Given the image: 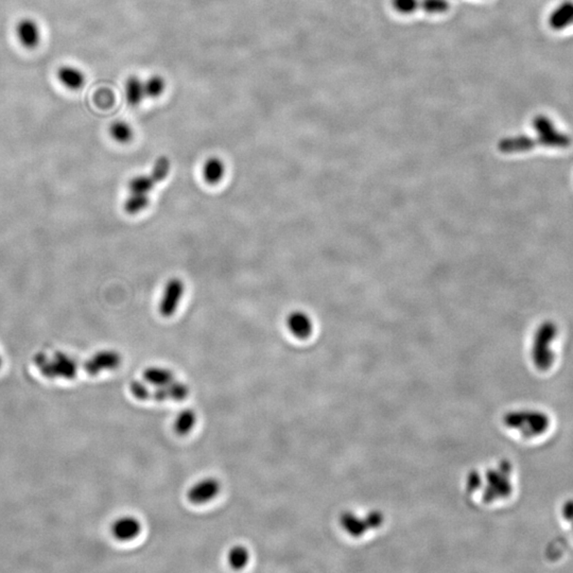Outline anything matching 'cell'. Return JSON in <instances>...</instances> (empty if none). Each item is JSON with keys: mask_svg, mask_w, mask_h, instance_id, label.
<instances>
[{"mask_svg": "<svg viewBox=\"0 0 573 573\" xmlns=\"http://www.w3.org/2000/svg\"><path fill=\"white\" fill-rule=\"evenodd\" d=\"M505 426L521 433L525 439H534L549 430L551 420L547 413L539 410H518L507 413L503 418Z\"/></svg>", "mask_w": 573, "mask_h": 573, "instance_id": "1", "label": "cell"}, {"mask_svg": "<svg viewBox=\"0 0 573 573\" xmlns=\"http://www.w3.org/2000/svg\"><path fill=\"white\" fill-rule=\"evenodd\" d=\"M34 363L44 377L49 379H73L79 374L80 367L84 371V363L80 365L77 359L65 353L57 352L52 356L38 354Z\"/></svg>", "mask_w": 573, "mask_h": 573, "instance_id": "2", "label": "cell"}, {"mask_svg": "<svg viewBox=\"0 0 573 573\" xmlns=\"http://www.w3.org/2000/svg\"><path fill=\"white\" fill-rule=\"evenodd\" d=\"M558 336V327L553 322H545L536 330L532 343V361L536 369L547 372L556 361L552 343Z\"/></svg>", "mask_w": 573, "mask_h": 573, "instance_id": "3", "label": "cell"}, {"mask_svg": "<svg viewBox=\"0 0 573 573\" xmlns=\"http://www.w3.org/2000/svg\"><path fill=\"white\" fill-rule=\"evenodd\" d=\"M512 466L509 463H501L498 468L490 470L488 474V486L486 498L490 501L507 498L513 492Z\"/></svg>", "mask_w": 573, "mask_h": 573, "instance_id": "4", "label": "cell"}, {"mask_svg": "<svg viewBox=\"0 0 573 573\" xmlns=\"http://www.w3.org/2000/svg\"><path fill=\"white\" fill-rule=\"evenodd\" d=\"M534 129L537 131V143L546 147L567 148L571 145V139L568 135L556 130L553 122L539 116L534 120Z\"/></svg>", "mask_w": 573, "mask_h": 573, "instance_id": "5", "label": "cell"}, {"mask_svg": "<svg viewBox=\"0 0 573 573\" xmlns=\"http://www.w3.org/2000/svg\"><path fill=\"white\" fill-rule=\"evenodd\" d=\"M184 291L185 285L182 279L174 277L166 283L163 295L158 303V312L161 316L169 318L176 313L182 301Z\"/></svg>", "mask_w": 573, "mask_h": 573, "instance_id": "6", "label": "cell"}, {"mask_svg": "<svg viewBox=\"0 0 573 573\" xmlns=\"http://www.w3.org/2000/svg\"><path fill=\"white\" fill-rule=\"evenodd\" d=\"M121 361L122 358L118 352L104 349L84 361V372L90 375H98L102 372L116 369L121 365Z\"/></svg>", "mask_w": 573, "mask_h": 573, "instance_id": "7", "label": "cell"}, {"mask_svg": "<svg viewBox=\"0 0 573 573\" xmlns=\"http://www.w3.org/2000/svg\"><path fill=\"white\" fill-rule=\"evenodd\" d=\"M221 490V484L215 478H205L189 488L187 498L192 504H204L215 499Z\"/></svg>", "mask_w": 573, "mask_h": 573, "instance_id": "8", "label": "cell"}, {"mask_svg": "<svg viewBox=\"0 0 573 573\" xmlns=\"http://www.w3.org/2000/svg\"><path fill=\"white\" fill-rule=\"evenodd\" d=\"M189 395V387L184 382L174 381L162 387L154 388L151 390L150 399L155 402H166V400H183Z\"/></svg>", "mask_w": 573, "mask_h": 573, "instance_id": "9", "label": "cell"}, {"mask_svg": "<svg viewBox=\"0 0 573 573\" xmlns=\"http://www.w3.org/2000/svg\"><path fill=\"white\" fill-rule=\"evenodd\" d=\"M141 523L136 517L123 516L112 525V534L117 540L130 542L141 534Z\"/></svg>", "mask_w": 573, "mask_h": 573, "instance_id": "10", "label": "cell"}, {"mask_svg": "<svg viewBox=\"0 0 573 573\" xmlns=\"http://www.w3.org/2000/svg\"><path fill=\"white\" fill-rule=\"evenodd\" d=\"M287 327L299 340L309 338L312 334V322L307 314L302 311L291 312L287 316Z\"/></svg>", "mask_w": 573, "mask_h": 573, "instance_id": "11", "label": "cell"}, {"mask_svg": "<svg viewBox=\"0 0 573 573\" xmlns=\"http://www.w3.org/2000/svg\"><path fill=\"white\" fill-rule=\"evenodd\" d=\"M17 34L20 42L27 48H36L40 42V30L38 24L29 18H24L18 22Z\"/></svg>", "mask_w": 573, "mask_h": 573, "instance_id": "12", "label": "cell"}, {"mask_svg": "<svg viewBox=\"0 0 573 573\" xmlns=\"http://www.w3.org/2000/svg\"><path fill=\"white\" fill-rule=\"evenodd\" d=\"M143 380L150 387H162L176 380L174 372L162 367H149L143 371Z\"/></svg>", "mask_w": 573, "mask_h": 573, "instance_id": "13", "label": "cell"}, {"mask_svg": "<svg viewBox=\"0 0 573 573\" xmlns=\"http://www.w3.org/2000/svg\"><path fill=\"white\" fill-rule=\"evenodd\" d=\"M225 165L221 158H208L203 167V178L209 185H217L225 178Z\"/></svg>", "mask_w": 573, "mask_h": 573, "instance_id": "14", "label": "cell"}, {"mask_svg": "<svg viewBox=\"0 0 573 573\" xmlns=\"http://www.w3.org/2000/svg\"><path fill=\"white\" fill-rule=\"evenodd\" d=\"M537 143L536 139L527 136H517L503 139L499 143L498 148L503 153H517V152L529 151Z\"/></svg>", "mask_w": 573, "mask_h": 573, "instance_id": "15", "label": "cell"}, {"mask_svg": "<svg viewBox=\"0 0 573 573\" xmlns=\"http://www.w3.org/2000/svg\"><path fill=\"white\" fill-rule=\"evenodd\" d=\"M125 98L131 106H137L146 98L145 86L139 78L130 77L125 83Z\"/></svg>", "mask_w": 573, "mask_h": 573, "instance_id": "16", "label": "cell"}, {"mask_svg": "<svg viewBox=\"0 0 573 573\" xmlns=\"http://www.w3.org/2000/svg\"><path fill=\"white\" fill-rule=\"evenodd\" d=\"M57 78L64 85L71 88V90H79L80 87L83 86L84 81H85V78H84L82 71L71 66L61 67L57 71Z\"/></svg>", "mask_w": 573, "mask_h": 573, "instance_id": "17", "label": "cell"}, {"mask_svg": "<svg viewBox=\"0 0 573 573\" xmlns=\"http://www.w3.org/2000/svg\"><path fill=\"white\" fill-rule=\"evenodd\" d=\"M197 424V413L191 409L181 411L174 420V431L178 435H186L192 431Z\"/></svg>", "mask_w": 573, "mask_h": 573, "instance_id": "18", "label": "cell"}, {"mask_svg": "<svg viewBox=\"0 0 573 573\" xmlns=\"http://www.w3.org/2000/svg\"><path fill=\"white\" fill-rule=\"evenodd\" d=\"M158 181L155 176L150 172L148 176H136L131 178L129 182V191L134 194H149L150 191L158 184Z\"/></svg>", "mask_w": 573, "mask_h": 573, "instance_id": "19", "label": "cell"}, {"mask_svg": "<svg viewBox=\"0 0 573 573\" xmlns=\"http://www.w3.org/2000/svg\"><path fill=\"white\" fill-rule=\"evenodd\" d=\"M550 24L553 29H563L568 24H573V3H563L549 20Z\"/></svg>", "mask_w": 573, "mask_h": 573, "instance_id": "20", "label": "cell"}, {"mask_svg": "<svg viewBox=\"0 0 573 573\" xmlns=\"http://www.w3.org/2000/svg\"><path fill=\"white\" fill-rule=\"evenodd\" d=\"M150 204L149 194L130 192L123 203V209L129 215H136L145 211Z\"/></svg>", "mask_w": 573, "mask_h": 573, "instance_id": "21", "label": "cell"}, {"mask_svg": "<svg viewBox=\"0 0 573 573\" xmlns=\"http://www.w3.org/2000/svg\"><path fill=\"white\" fill-rule=\"evenodd\" d=\"M229 566L236 570L244 568L250 560V552L244 546H234L227 554Z\"/></svg>", "mask_w": 573, "mask_h": 573, "instance_id": "22", "label": "cell"}, {"mask_svg": "<svg viewBox=\"0 0 573 573\" xmlns=\"http://www.w3.org/2000/svg\"><path fill=\"white\" fill-rule=\"evenodd\" d=\"M110 134L115 141L119 143H130L133 139V130L129 123L125 121H116L110 127Z\"/></svg>", "mask_w": 573, "mask_h": 573, "instance_id": "23", "label": "cell"}, {"mask_svg": "<svg viewBox=\"0 0 573 573\" xmlns=\"http://www.w3.org/2000/svg\"><path fill=\"white\" fill-rule=\"evenodd\" d=\"M143 86H145L146 97L156 99L165 92V80L160 76H152L147 81L143 82Z\"/></svg>", "mask_w": 573, "mask_h": 573, "instance_id": "24", "label": "cell"}, {"mask_svg": "<svg viewBox=\"0 0 573 573\" xmlns=\"http://www.w3.org/2000/svg\"><path fill=\"white\" fill-rule=\"evenodd\" d=\"M170 168H171V163H170L169 158H168L167 156H161V157H158L155 163H154L151 174L155 176L158 182L161 183L167 178L168 174H169Z\"/></svg>", "mask_w": 573, "mask_h": 573, "instance_id": "25", "label": "cell"}, {"mask_svg": "<svg viewBox=\"0 0 573 573\" xmlns=\"http://www.w3.org/2000/svg\"><path fill=\"white\" fill-rule=\"evenodd\" d=\"M130 391L139 400H149L151 388L145 380H133L130 383Z\"/></svg>", "mask_w": 573, "mask_h": 573, "instance_id": "26", "label": "cell"}, {"mask_svg": "<svg viewBox=\"0 0 573 573\" xmlns=\"http://www.w3.org/2000/svg\"><path fill=\"white\" fill-rule=\"evenodd\" d=\"M563 516H564L565 521H568V523H571L573 529V501L565 507Z\"/></svg>", "mask_w": 573, "mask_h": 573, "instance_id": "27", "label": "cell"}, {"mask_svg": "<svg viewBox=\"0 0 573 573\" xmlns=\"http://www.w3.org/2000/svg\"><path fill=\"white\" fill-rule=\"evenodd\" d=\"M1 365H3V358L0 356V369H1Z\"/></svg>", "mask_w": 573, "mask_h": 573, "instance_id": "28", "label": "cell"}]
</instances>
